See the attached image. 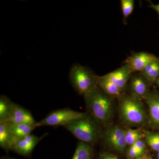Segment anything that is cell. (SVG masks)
<instances>
[{"label": "cell", "instance_id": "obj_7", "mask_svg": "<svg viewBox=\"0 0 159 159\" xmlns=\"http://www.w3.org/2000/svg\"><path fill=\"white\" fill-rule=\"evenodd\" d=\"M144 100L148 106V125L159 131V92L156 88L150 90Z\"/></svg>", "mask_w": 159, "mask_h": 159}, {"label": "cell", "instance_id": "obj_18", "mask_svg": "<svg viewBox=\"0 0 159 159\" xmlns=\"http://www.w3.org/2000/svg\"><path fill=\"white\" fill-rule=\"evenodd\" d=\"M93 148L90 145L80 142L72 159H92Z\"/></svg>", "mask_w": 159, "mask_h": 159}, {"label": "cell", "instance_id": "obj_13", "mask_svg": "<svg viewBox=\"0 0 159 159\" xmlns=\"http://www.w3.org/2000/svg\"><path fill=\"white\" fill-rule=\"evenodd\" d=\"M95 80L97 85L106 94L113 98H118L124 95L123 91L111 80L107 79L104 75L102 76L95 75Z\"/></svg>", "mask_w": 159, "mask_h": 159}, {"label": "cell", "instance_id": "obj_3", "mask_svg": "<svg viewBox=\"0 0 159 159\" xmlns=\"http://www.w3.org/2000/svg\"><path fill=\"white\" fill-rule=\"evenodd\" d=\"M80 142L94 145L102 137L101 125L87 113L82 118L76 119L63 126Z\"/></svg>", "mask_w": 159, "mask_h": 159}, {"label": "cell", "instance_id": "obj_2", "mask_svg": "<svg viewBox=\"0 0 159 159\" xmlns=\"http://www.w3.org/2000/svg\"><path fill=\"white\" fill-rule=\"evenodd\" d=\"M119 99V116L124 124L131 127L148 125V112L142 100L125 94Z\"/></svg>", "mask_w": 159, "mask_h": 159}, {"label": "cell", "instance_id": "obj_22", "mask_svg": "<svg viewBox=\"0 0 159 159\" xmlns=\"http://www.w3.org/2000/svg\"><path fill=\"white\" fill-rule=\"evenodd\" d=\"M144 151L140 150L132 145L129 149L127 156L129 158L136 159L142 156V155L144 153Z\"/></svg>", "mask_w": 159, "mask_h": 159}, {"label": "cell", "instance_id": "obj_17", "mask_svg": "<svg viewBox=\"0 0 159 159\" xmlns=\"http://www.w3.org/2000/svg\"><path fill=\"white\" fill-rule=\"evenodd\" d=\"M14 102L4 95L0 97V122H9Z\"/></svg>", "mask_w": 159, "mask_h": 159}, {"label": "cell", "instance_id": "obj_16", "mask_svg": "<svg viewBox=\"0 0 159 159\" xmlns=\"http://www.w3.org/2000/svg\"><path fill=\"white\" fill-rule=\"evenodd\" d=\"M140 74L152 86L159 78V59L149 64L140 72Z\"/></svg>", "mask_w": 159, "mask_h": 159}, {"label": "cell", "instance_id": "obj_10", "mask_svg": "<svg viewBox=\"0 0 159 159\" xmlns=\"http://www.w3.org/2000/svg\"><path fill=\"white\" fill-rule=\"evenodd\" d=\"M47 134H46L43 135L42 136L38 137L31 134L23 139L16 141L13 144L12 150L24 155L29 154L33 151L35 146Z\"/></svg>", "mask_w": 159, "mask_h": 159}, {"label": "cell", "instance_id": "obj_6", "mask_svg": "<svg viewBox=\"0 0 159 159\" xmlns=\"http://www.w3.org/2000/svg\"><path fill=\"white\" fill-rule=\"evenodd\" d=\"M105 145L119 152H123L127 145L125 130L117 125L107 128L102 136Z\"/></svg>", "mask_w": 159, "mask_h": 159}, {"label": "cell", "instance_id": "obj_24", "mask_svg": "<svg viewBox=\"0 0 159 159\" xmlns=\"http://www.w3.org/2000/svg\"><path fill=\"white\" fill-rule=\"evenodd\" d=\"M100 159H119V158L114 155L108 153H102L100 155Z\"/></svg>", "mask_w": 159, "mask_h": 159}, {"label": "cell", "instance_id": "obj_20", "mask_svg": "<svg viewBox=\"0 0 159 159\" xmlns=\"http://www.w3.org/2000/svg\"><path fill=\"white\" fill-rule=\"evenodd\" d=\"M126 141L128 145H133L135 142L142 139L143 134L141 130L139 129H132L129 128L125 130Z\"/></svg>", "mask_w": 159, "mask_h": 159}, {"label": "cell", "instance_id": "obj_8", "mask_svg": "<svg viewBox=\"0 0 159 159\" xmlns=\"http://www.w3.org/2000/svg\"><path fill=\"white\" fill-rule=\"evenodd\" d=\"M159 59L155 55L147 52H141L132 54L125 60L127 64L134 72H141L150 63Z\"/></svg>", "mask_w": 159, "mask_h": 159}, {"label": "cell", "instance_id": "obj_15", "mask_svg": "<svg viewBox=\"0 0 159 159\" xmlns=\"http://www.w3.org/2000/svg\"><path fill=\"white\" fill-rule=\"evenodd\" d=\"M36 128V123L16 125L10 124V130L13 138V144L17 140L31 134V132Z\"/></svg>", "mask_w": 159, "mask_h": 159}, {"label": "cell", "instance_id": "obj_5", "mask_svg": "<svg viewBox=\"0 0 159 159\" xmlns=\"http://www.w3.org/2000/svg\"><path fill=\"white\" fill-rule=\"evenodd\" d=\"M87 113L73 110L70 108L57 110L50 113L42 120L36 123V127L40 126H65L74 120L82 118Z\"/></svg>", "mask_w": 159, "mask_h": 159}, {"label": "cell", "instance_id": "obj_27", "mask_svg": "<svg viewBox=\"0 0 159 159\" xmlns=\"http://www.w3.org/2000/svg\"><path fill=\"white\" fill-rule=\"evenodd\" d=\"M147 159V158H146L145 157H139L137 158L136 159Z\"/></svg>", "mask_w": 159, "mask_h": 159}, {"label": "cell", "instance_id": "obj_1", "mask_svg": "<svg viewBox=\"0 0 159 159\" xmlns=\"http://www.w3.org/2000/svg\"><path fill=\"white\" fill-rule=\"evenodd\" d=\"M87 113L100 125H107L114 116L113 98L97 85L84 95Z\"/></svg>", "mask_w": 159, "mask_h": 159}, {"label": "cell", "instance_id": "obj_11", "mask_svg": "<svg viewBox=\"0 0 159 159\" xmlns=\"http://www.w3.org/2000/svg\"><path fill=\"white\" fill-rule=\"evenodd\" d=\"M130 80L131 96L141 100L145 99L151 90L148 81L140 74L132 77Z\"/></svg>", "mask_w": 159, "mask_h": 159}, {"label": "cell", "instance_id": "obj_21", "mask_svg": "<svg viewBox=\"0 0 159 159\" xmlns=\"http://www.w3.org/2000/svg\"><path fill=\"white\" fill-rule=\"evenodd\" d=\"M121 4L123 17L124 19L126 20L133 11L134 1V0H121Z\"/></svg>", "mask_w": 159, "mask_h": 159}, {"label": "cell", "instance_id": "obj_23", "mask_svg": "<svg viewBox=\"0 0 159 159\" xmlns=\"http://www.w3.org/2000/svg\"><path fill=\"white\" fill-rule=\"evenodd\" d=\"M132 145L140 150L145 151V146H145V143L144 141H142V139L138 140L136 142H135Z\"/></svg>", "mask_w": 159, "mask_h": 159}, {"label": "cell", "instance_id": "obj_26", "mask_svg": "<svg viewBox=\"0 0 159 159\" xmlns=\"http://www.w3.org/2000/svg\"><path fill=\"white\" fill-rule=\"evenodd\" d=\"M155 83L158 86V87H159V78L157 80L156 82Z\"/></svg>", "mask_w": 159, "mask_h": 159}, {"label": "cell", "instance_id": "obj_14", "mask_svg": "<svg viewBox=\"0 0 159 159\" xmlns=\"http://www.w3.org/2000/svg\"><path fill=\"white\" fill-rule=\"evenodd\" d=\"M13 139L8 122H0V147L6 151L12 150Z\"/></svg>", "mask_w": 159, "mask_h": 159}, {"label": "cell", "instance_id": "obj_9", "mask_svg": "<svg viewBox=\"0 0 159 159\" xmlns=\"http://www.w3.org/2000/svg\"><path fill=\"white\" fill-rule=\"evenodd\" d=\"M133 73L127 64L125 63L116 70L106 74L104 76L112 81L124 92L127 88V84L132 77Z\"/></svg>", "mask_w": 159, "mask_h": 159}, {"label": "cell", "instance_id": "obj_28", "mask_svg": "<svg viewBox=\"0 0 159 159\" xmlns=\"http://www.w3.org/2000/svg\"><path fill=\"white\" fill-rule=\"evenodd\" d=\"M157 159H159V151L157 152Z\"/></svg>", "mask_w": 159, "mask_h": 159}, {"label": "cell", "instance_id": "obj_19", "mask_svg": "<svg viewBox=\"0 0 159 159\" xmlns=\"http://www.w3.org/2000/svg\"><path fill=\"white\" fill-rule=\"evenodd\" d=\"M145 142L152 150L159 151V131L147 132L145 134Z\"/></svg>", "mask_w": 159, "mask_h": 159}, {"label": "cell", "instance_id": "obj_4", "mask_svg": "<svg viewBox=\"0 0 159 159\" xmlns=\"http://www.w3.org/2000/svg\"><path fill=\"white\" fill-rule=\"evenodd\" d=\"M95 74L87 67L74 64L70 70V81L75 90L84 95L97 85Z\"/></svg>", "mask_w": 159, "mask_h": 159}, {"label": "cell", "instance_id": "obj_12", "mask_svg": "<svg viewBox=\"0 0 159 159\" xmlns=\"http://www.w3.org/2000/svg\"><path fill=\"white\" fill-rule=\"evenodd\" d=\"M11 125L20 124H35L36 121L31 112L19 105L15 103L9 122Z\"/></svg>", "mask_w": 159, "mask_h": 159}, {"label": "cell", "instance_id": "obj_25", "mask_svg": "<svg viewBox=\"0 0 159 159\" xmlns=\"http://www.w3.org/2000/svg\"><path fill=\"white\" fill-rule=\"evenodd\" d=\"M149 4L150 5H149V7L152 9H153L154 10H155L157 12L159 16V4L158 5H154L152 2H149Z\"/></svg>", "mask_w": 159, "mask_h": 159}]
</instances>
